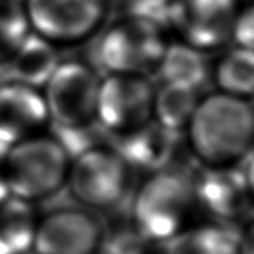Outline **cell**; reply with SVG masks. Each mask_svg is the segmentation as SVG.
I'll use <instances>...</instances> for the list:
<instances>
[{"instance_id": "cell-6", "label": "cell", "mask_w": 254, "mask_h": 254, "mask_svg": "<svg viewBox=\"0 0 254 254\" xmlns=\"http://www.w3.org/2000/svg\"><path fill=\"white\" fill-rule=\"evenodd\" d=\"M30 31L60 51L94 40L112 16L110 0H21Z\"/></svg>"}, {"instance_id": "cell-25", "label": "cell", "mask_w": 254, "mask_h": 254, "mask_svg": "<svg viewBox=\"0 0 254 254\" xmlns=\"http://www.w3.org/2000/svg\"><path fill=\"white\" fill-rule=\"evenodd\" d=\"M4 79H6V76H4V70H3V65L0 64V83H1Z\"/></svg>"}, {"instance_id": "cell-27", "label": "cell", "mask_w": 254, "mask_h": 254, "mask_svg": "<svg viewBox=\"0 0 254 254\" xmlns=\"http://www.w3.org/2000/svg\"><path fill=\"white\" fill-rule=\"evenodd\" d=\"M97 254H98V253H97Z\"/></svg>"}, {"instance_id": "cell-22", "label": "cell", "mask_w": 254, "mask_h": 254, "mask_svg": "<svg viewBox=\"0 0 254 254\" xmlns=\"http://www.w3.org/2000/svg\"><path fill=\"white\" fill-rule=\"evenodd\" d=\"M122 15H131L155 22L168 30L170 16L177 0H121Z\"/></svg>"}, {"instance_id": "cell-2", "label": "cell", "mask_w": 254, "mask_h": 254, "mask_svg": "<svg viewBox=\"0 0 254 254\" xmlns=\"http://www.w3.org/2000/svg\"><path fill=\"white\" fill-rule=\"evenodd\" d=\"M199 213L190 171L177 167L143 176L129 198V222L153 246H164Z\"/></svg>"}, {"instance_id": "cell-13", "label": "cell", "mask_w": 254, "mask_h": 254, "mask_svg": "<svg viewBox=\"0 0 254 254\" xmlns=\"http://www.w3.org/2000/svg\"><path fill=\"white\" fill-rule=\"evenodd\" d=\"M107 143L121 155L135 174L141 173L146 176L174 167L183 138L150 121L131 132L109 137Z\"/></svg>"}, {"instance_id": "cell-3", "label": "cell", "mask_w": 254, "mask_h": 254, "mask_svg": "<svg viewBox=\"0 0 254 254\" xmlns=\"http://www.w3.org/2000/svg\"><path fill=\"white\" fill-rule=\"evenodd\" d=\"M71 158L46 131L7 147L0 170L10 198L37 205L65 189Z\"/></svg>"}, {"instance_id": "cell-20", "label": "cell", "mask_w": 254, "mask_h": 254, "mask_svg": "<svg viewBox=\"0 0 254 254\" xmlns=\"http://www.w3.org/2000/svg\"><path fill=\"white\" fill-rule=\"evenodd\" d=\"M28 33L21 0H0V64L13 54Z\"/></svg>"}, {"instance_id": "cell-9", "label": "cell", "mask_w": 254, "mask_h": 254, "mask_svg": "<svg viewBox=\"0 0 254 254\" xmlns=\"http://www.w3.org/2000/svg\"><path fill=\"white\" fill-rule=\"evenodd\" d=\"M199 213L210 220L244 226L253 219V174L237 165L199 167L190 171Z\"/></svg>"}, {"instance_id": "cell-26", "label": "cell", "mask_w": 254, "mask_h": 254, "mask_svg": "<svg viewBox=\"0 0 254 254\" xmlns=\"http://www.w3.org/2000/svg\"><path fill=\"white\" fill-rule=\"evenodd\" d=\"M115 1H121V0H110V3H112V4H113Z\"/></svg>"}, {"instance_id": "cell-15", "label": "cell", "mask_w": 254, "mask_h": 254, "mask_svg": "<svg viewBox=\"0 0 254 254\" xmlns=\"http://www.w3.org/2000/svg\"><path fill=\"white\" fill-rule=\"evenodd\" d=\"M211 60L208 54L170 36L159 61L155 82L177 83L205 92L210 83Z\"/></svg>"}, {"instance_id": "cell-7", "label": "cell", "mask_w": 254, "mask_h": 254, "mask_svg": "<svg viewBox=\"0 0 254 254\" xmlns=\"http://www.w3.org/2000/svg\"><path fill=\"white\" fill-rule=\"evenodd\" d=\"M101 73L91 61L61 58L42 88L49 125L88 127L95 124V100Z\"/></svg>"}, {"instance_id": "cell-23", "label": "cell", "mask_w": 254, "mask_h": 254, "mask_svg": "<svg viewBox=\"0 0 254 254\" xmlns=\"http://www.w3.org/2000/svg\"><path fill=\"white\" fill-rule=\"evenodd\" d=\"M229 46L254 49V13L253 6L249 3H246L232 24Z\"/></svg>"}, {"instance_id": "cell-4", "label": "cell", "mask_w": 254, "mask_h": 254, "mask_svg": "<svg viewBox=\"0 0 254 254\" xmlns=\"http://www.w3.org/2000/svg\"><path fill=\"white\" fill-rule=\"evenodd\" d=\"M170 31L155 22L119 15L94 37L91 61L101 74H141L155 79L170 40Z\"/></svg>"}, {"instance_id": "cell-14", "label": "cell", "mask_w": 254, "mask_h": 254, "mask_svg": "<svg viewBox=\"0 0 254 254\" xmlns=\"http://www.w3.org/2000/svg\"><path fill=\"white\" fill-rule=\"evenodd\" d=\"M161 247L162 254H241L243 226L196 220Z\"/></svg>"}, {"instance_id": "cell-17", "label": "cell", "mask_w": 254, "mask_h": 254, "mask_svg": "<svg viewBox=\"0 0 254 254\" xmlns=\"http://www.w3.org/2000/svg\"><path fill=\"white\" fill-rule=\"evenodd\" d=\"M210 83L214 91L252 100L254 91V49L228 46L211 60Z\"/></svg>"}, {"instance_id": "cell-8", "label": "cell", "mask_w": 254, "mask_h": 254, "mask_svg": "<svg viewBox=\"0 0 254 254\" xmlns=\"http://www.w3.org/2000/svg\"><path fill=\"white\" fill-rule=\"evenodd\" d=\"M156 82L141 74H101L95 124L106 138L131 132L152 121Z\"/></svg>"}, {"instance_id": "cell-16", "label": "cell", "mask_w": 254, "mask_h": 254, "mask_svg": "<svg viewBox=\"0 0 254 254\" xmlns=\"http://www.w3.org/2000/svg\"><path fill=\"white\" fill-rule=\"evenodd\" d=\"M61 58L58 48L30 31L1 65L6 79L42 89Z\"/></svg>"}, {"instance_id": "cell-19", "label": "cell", "mask_w": 254, "mask_h": 254, "mask_svg": "<svg viewBox=\"0 0 254 254\" xmlns=\"http://www.w3.org/2000/svg\"><path fill=\"white\" fill-rule=\"evenodd\" d=\"M39 211L9 198L0 207V254H31Z\"/></svg>"}, {"instance_id": "cell-5", "label": "cell", "mask_w": 254, "mask_h": 254, "mask_svg": "<svg viewBox=\"0 0 254 254\" xmlns=\"http://www.w3.org/2000/svg\"><path fill=\"white\" fill-rule=\"evenodd\" d=\"M134 188L135 173L107 141L71 159L65 189L80 207L104 216L122 207Z\"/></svg>"}, {"instance_id": "cell-18", "label": "cell", "mask_w": 254, "mask_h": 254, "mask_svg": "<svg viewBox=\"0 0 254 254\" xmlns=\"http://www.w3.org/2000/svg\"><path fill=\"white\" fill-rule=\"evenodd\" d=\"M202 94L190 86L156 82L152 121L170 132L183 135Z\"/></svg>"}, {"instance_id": "cell-21", "label": "cell", "mask_w": 254, "mask_h": 254, "mask_svg": "<svg viewBox=\"0 0 254 254\" xmlns=\"http://www.w3.org/2000/svg\"><path fill=\"white\" fill-rule=\"evenodd\" d=\"M152 247L153 244L127 219V222L112 226L106 222L104 238L98 254H152Z\"/></svg>"}, {"instance_id": "cell-24", "label": "cell", "mask_w": 254, "mask_h": 254, "mask_svg": "<svg viewBox=\"0 0 254 254\" xmlns=\"http://www.w3.org/2000/svg\"><path fill=\"white\" fill-rule=\"evenodd\" d=\"M10 198V193H9V189H7V185H6V180L3 177V173L0 170V207Z\"/></svg>"}, {"instance_id": "cell-12", "label": "cell", "mask_w": 254, "mask_h": 254, "mask_svg": "<svg viewBox=\"0 0 254 254\" xmlns=\"http://www.w3.org/2000/svg\"><path fill=\"white\" fill-rule=\"evenodd\" d=\"M49 124L42 89L10 79L0 83V156L7 147L46 132Z\"/></svg>"}, {"instance_id": "cell-1", "label": "cell", "mask_w": 254, "mask_h": 254, "mask_svg": "<svg viewBox=\"0 0 254 254\" xmlns=\"http://www.w3.org/2000/svg\"><path fill=\"white\" fill-rule=\"evenodd\" d=\"M252 100L217 91L204 92L183 131V144L195 165L234 167L253 152Z\"/></svg>"}, {"instance_id": "cell-10", "label": "cell", "mask_w": 254, "mask_h": 254, "mask_svg": "<svg viewBox=\"0 0 254 254\" xmlns=\"http://www.w3.org/2000/svg\"><path fill=\"white\" fill-rule=\"evenodd\" d=\"M106 231L103 214L77 204L39 213L31 254H97Z\"/></svg>"}, {"instance_id": "cell-11", "label": "cell", "mask_w": 254, "mask_h": 254, "mask_svg": "<svg viewBox=\"0 0 254 254\" xmlns=\"http://www.w3.org/2000/svg\"><path fill=\"white\" fill-rule=\"evenodd\" d=\"M244 0H177L168 22L173 37L214 54L229 46L231 28Z\"/></svg>"}]
</instances>
